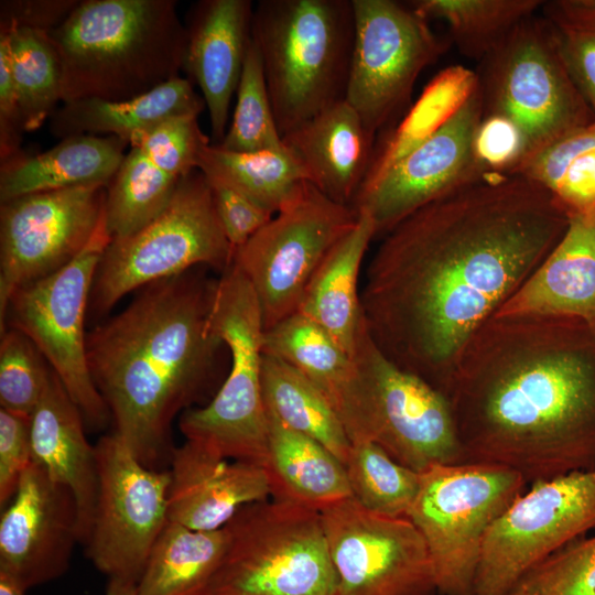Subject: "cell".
Wrapping results in <instances>:
<instances>
[{
	"mask_svg": "<svg viewBox=\"0 0 595 595\" xmlns=\"http://www.w3.org/2000/svg\"><path fill=\"white\" fill-rule=\"evenodd\" d=\"M569 215L518 174H487L385 234L360 288L367 331L397 367L445 396L474 333L563 237Z\"/></svg>",
	"mask_w": 595,
	"mask_h": 595,
	"instance_id": "obj_1",
	"label": "cell"
},
{
	"mask_svg": "<svg viewBox=\"0 0 595 595\" xmlns=\"http://www.w3.org/2000/svg\"><path fill=\"white\" fill-rule=\"evenodd\" d=\"M465 463L528 485L595 468V327L563 316L493 315L445 392Z\"/></svg>",
	"mask_w": 595,
	"mask_h": 595,
	"instance_id": "obj_2",
	"label": "cell"
},
{
	"mask_svg": "<svg viewBox=\"0 0 595 595\" xmlns=\"http://www.w3.org/2000/svg\"><path fill=\"white\" fill-rule=\"evenodd\" d=\"M216 282L188 271L149 284L87 334L90 374L112 432L149 468L167 469L173 421L216 374L225 347L210 325Z\"/></svg>",
	"mask_w": 595,
	"mask_h": 595,
	"instance_id": "obj_3",
	"label": "cell"
},
{
	"mask_svg": "<svg viewBox=\"0 0 595 595\" xmlns=\"http://www.w3.org/2000/svg\"><path fill=\"white\" fill-rule=\"evenodd\" d=\"M174 0H82L48 32L62 100H128L181 76L186 29Z\"/></svg>",
	"mask_w": 595,
	"mask_h": 595,
	"instance_id": "obj_4",
	"label": "cell"
},
{
	"mask_svg": "<svg viewBox=\"0 0 595 595\" xmlns=\"http://www.w3.org/2000/svg\"><path fill=\"white\" fill-rule=\"evenodd\" d=\"M355 36L353 0H261L251 37L281 137L344 100Z\"/></svg>",
	"mask_w": 595,
	"mask_h": 595,
	"instance_id": "obj_5",
	"label": "cell"
},
{
	"mask_svg": "<svg viewBox=\"0 0 595 595\" xmlns=\"http://www.w3.org/2000/svg\"><path fill=\"white\" fill-rule=\"evenodd\" d=\"M210 325L229 353L230 367L206 404L180 415V431L214 454L263 467L269 441L261 389L264 328L253 289L235 264L217 279Z\"/></svg>",
	"mask_w": 595,
	"mask_h": 595,
	"instance_id": "obj_6",
	"label": "cell"
},
{
	"mask_svg": "<svg viewBox=\"0 0 595 595\" xmlns=\"http://www.w3.org/2000/svg\"><path fill=\"white\" fill-rule=\"evenodd\" d=\"M204 595H336L318 510L272 499L241 508Z\"/></svg>",
	"mask_w": 595,
	"mask_h": 595,
	"instance_id": "obj_7",
	"label": "cell"
},
{
	"mask_svg": "<svg viewBox=\"0 0 595 595\" xmlns=\"http://www.w3.org/2000/svg\"><path fill=\"white\" fill-rule=\"evenodd\" d=\"M480 63L484 115L515 127L522 160L595 119L542 15L519 23Z\"/></svg>",
	"mask_w": 595,
	"mask_h": 595,
	"instance_id": "obj_8",
	"label": "cell"
},
{
	"mask_svg": "<svg viewBox=\"0 0 595 595\" xmlns=\"http://www.w3.org/2000/svg\"><path fill=\"white\" fill-rule=\"evenodd\" d=\"M232 260L234 250L219 220L210 184L195 169L180 182L159 215L134 232L111 239L96 272L91 305L105 313L131 291L196 266L223 273Z\"/></svg>",
	"mask_w": 595,
	"mask_h": 595,
	"instance_id": "obj_9",
	"label": "cell"
},
{
	"mask_svg": "<svg viewBox=\"0 0 595 595\" xmlns=\"http://www.w3.org/2000/svg\"><path fill=\"white\" fill-rule=\"evenodd\" d=\"M409 519L428 548L440 595H474L485 537L528 483L487 463L436 465L420 473Z\"/></svg>",
	"mask_w": 595,
	"mask_h": 595,
	"instance_id": "obj_10",
	"label": "cell"
},
{
	"mask_svg": "<svg viewBox=\"0 0 595 595\" xmlns=\"http://www.w3.org/2000/svg\"><path fill=\"white\" fill-rule=\"evenodd\" d=\"M111 239L105 213L80 253L56 272L19 289L6 312L12 328L32 340L93 429L105 428L111 416L90 374L84 327L96 272Z\"/></svg>",
	"mask_w": 595,
	"mask_h": 595,
	"instance_id": "obj_11",
	"label": "cell"
},
{
	"mask_svg": "<svg viewBox=\"0 0 595 595\" xmlns=\"http://www.w3.org/2000/svg\"><path fill=\"white\" fill-rule=\"evenodd\" d=\"M358 213L305 181L247 242L232 264L257 296L264 331L295 314L327 255L355 226Z\"/></svg>",
	"mask_w": 595,
	"mask_h": 595,
	"instance_id": "obj_12",
	"label": "cell"
},
{
	"mask_svg": "<svg viewBox=\"0 0 595 595\" xmlns=\"http://www.w3.org/2000/svg\"><path fill=\"white\" fill-rule=\"evenodd\" d=\"M355 36L345 100L375 138L411 98L420 73L451 44L409 4L353 0Z\"/></svg>",
	"mask_w": 595,
	"mask_h": 595,
	"instance_id": "obj_13",
	"label": "cell"
},
{
	"mask_svg": "<svg viewBox=\"0 0 595 595\" xmlns=\"http://www.w3.org/2000/svg\"><path fill=\"white\" fill-rule=\"evenodd\" d=\"M595 529V468L538 480L489 528L474 595H507L533 566Z\"/></svg>",
	"mask_w": 595,
	"mask_h": 595,
	"instance_id": "obj_14",
	"label": "cell"
},
{
	"mask_svg": "<svg viewBox=\"0 0 595 595\" xmlns=\"http://www.w3.org/2000/svg\"><path fill=\"white\" fill-rule=\"evenodd\" d=\"M95 448L99 488L86 555L108 578L137 584L169 520V469L143 465L115 432Z\"/></svg>",
	"mask_w": 595,
	"mask_h": 595,
	"instance_id": "obj_15",
	"label": "cell"
},
{
	"mask_svg": "<svg viewBox=\"0 0 595 595\" xmlns=\"http://www.w3.org/2000/svg\"><path fill=\"white\" fill-rule=\"evenodd\" d=\"M107 185L15 197L0 206V329L12 295L65 267L105 216Z\"/></svg>",
	"mask_w": 595,
	"mask_h": 595,
	"instance_id": "obj_16",
	"label": "cell"
},
{
	"mask_svg": "<svg viewBox=\"0 0 595 595\" xmlns=\"http://www.w3.org/2000/svg\"><path fill=\"white\" fill-rule=\"evenodd\" d=\"M336 595H436L425 542L407 518L371 512L353 497L321 511Z\"/></svg>",
	"mask_w": 595,
	"mask_h": 595,
	"instance_id": "obj_17",
	"label": "cell"
},
{
	"mask_svg": "<svg viewBox=\"0 0 595 595\" xmlns=\"http://www.w3.org/2000/svg\"><path fill=\"white\" fill-rule=\"evenodd\" d=\"M354 359L369 386L372 442L418 473L465 463L447 398L392 364L372 342L364 318Z\"/></svg>",
	"mask_w": 595,
	"mask_h": 595,
	"instance_id": "obj_18",
	"label": "cell"
},
{
	"mask_svg": "<svg viewBox=\"0 0 595 595\" xmlns=\"http://www.w3.org/2000/svg\"><path fill=\"white\" fill-rule=\"evenodd\" d=\"M484 116L476 88L459 110L378 176L364 182L351 206L372 218L385 235L420 207L484 177L475 138Z\"/></svg>",
	"mask_w": 595,
	"mask_h": 595,
	"instance_id": "obj_19",
	"label": "cell"
},
{
	"mask_svg": "<svg viewBox=\"0 0 595 595\" xmlns=\"http://www.w3.org/2000/svg\"><path fill=\"white\" fill-rule=\"evenodd\" d=\"M76 543L78 516L71 491L32 462L1 512L0 572L28 591L62 576Z\"/></svg>",
	"mask_w": 595,
	"mask_h": 595,
	"instance_id": "obj_20",
	"label": "cell"
},
{
	"mask_svg": "<svg viewBox=\"0 0 595 595\" xmlns=\"http://www.w3.org/2000/svg\"><path fill=\"white\" fill-rule=\"evenodd\" d=\"M210 143L198 116L173 118L131 145L107 185L106 224L111 238L128 236L159 215Z\"/></svg>",
	"mask_w": 595,
	"mask_h": 595,
	"instance_id": "obj_21",
	"label": "cell"
},
{
	"mask_svg": "<svg viewBox=\"0 0 595 595\" xmlns=\"http://www.w3.org/2000/svg\"><path fill=\"white\" fill-rule=\"evenodd\" d=\"M250 0H201L187 13L184 69L205 101L210 143L227 131L229 106L237 91L251 42Z\"/></svg>",
	"mask_w": 595,
	"mask_h": 595,
	"instance_id": "obj_22",
	"label": "cell"
},
{
	"mask_svg": "<svg viewBox=\"0 0 595 595\" xmlns=\"http://www.w3.org/2000/svg\"><path fill=\"white\" fill-rule=\"evenodd\" d=\"M169 466V520L194 530L221 529L245 506L270 498L263 467L191 441L174 447Z\"/></svg>",
	"mask_w": 595,
	"mask_h": 595,
	"instance_id": "obj_23",
	"label": "cell"
},
{
	"mask_svg": "<svg viewBox=\"0 0 595 595\" xmlns=\"http://www.w3.org/2000/svg\"><path fill=\"white\" fill-rule=\"evenodd\" d=\"M263 353L295 367L322 392L350 442L371 441V399L365 375L320 326L295 313L264 331Z\"/></svg>",
	"mask_w": 595,
	"mask_h": 595,
	"instance_id": "obj_24",
	"label": "cell"
},
{
	"mask_svg": "<svg viewBox=\"0 0 595 595\" xmlns=\"http://www.w3.org/2000/svg\"><path fill=\"white\" fill-rule=\"evenodd\" d=\"M32 461L68 489L78 516L79 543L88 541L98 498L95 445L85 435L84 418L52 370L47 387L30 415Z\"/></svg>",
	"mask_w": 595,
	"mask_h": 595,
	"instance_id": "obj_25",
	"label": "cell"
},
{
	"mask_svg": "<svg viewBox=\"0 0 595 595\" xmlns=\"http://www.w3.org/2000/svg\"><path fill=\"white\" fill-rule=\"evenodd\" d=\"M551 315L595 327V210L569 217L560 241L494 315Z\"/></svg>",
	"mask_w": 595,
	"mask_h": 595,
	"instance_id": "obj_26",
	"label": "cell"
},
{
	"mask_svg": "<svg viewBox=\"0 0 595 595\" xmlns=\"http://www.w3.org/2000/svg\"><path fill=\"white\" fill-rule=\"evenodd\" d=\"M282 139L310 183L331 199L351 206L372 163L375 138L345 99Z\"/></svg>",
	"mask_w": 595,
	"mask_h": 595,
	"instance_id": "obj_27",
	"label": "cell"
},
{
	"mask_svg": "<svg viewBox=\"0 0 595 595\" xmlns=\"http://www.w3.org/2000/svg\"><path fill=\"white\" fill-rule=\"evenodd\" d=\"M205 107L193 83L177 76L128 100L85 98L63 102L50 117L48 129L61 140L79 134L111 136L126 141L130 148L166 121L181 116H199Z\"/></svg>",
	"mask_w": 595,
	"mask_h": 595,
	"instance_id": "obj_28",
	"label": "cell"
},
{
	"mask_svg": "<svg viewBox=\"0 0 595 595\" xmlns=\"http://www.w3.org/2000/svg\"><path fill=\"white\" fill-rule=\"evenodd\" d=\"M127 147L117 137L79 134L37 154L21 151L1 162L0 202L40 192L108 185Z\"/></svg>",
	"mask_w": 595,
	"mask_h": 595,
	"instance_id": "obj_29",
	"label": "cell"
},
{
	"mask_svg": "<svg viewBox=\"0 0 595 595\" xmlns=\"http://www.w3.org/2000/svg\"><path fill=\"white\" fill-rule=\"evenodd\" d=\"M357 213V223L322 262L296 312L320 326L353 358L363 324L359 275L369 244L377 236L370 215Z\"/></svg>",
	"mask_w": 595,
	"mask_h": 595,
	"instance_id": "obj_30",
	"label": "cell"
},
{
	"mask_svg": "<svg viewBox=\"0 0 595 595\" xmlns=\"http://www.w3.org/2000/svg\"><path fill=\"white\" fill-rule=\"evenodd\" d=\"M270 497L321 511L351 496L344 464L324 445L268 414Z\"/></svg>",
	"mask_w": 595,
	"mask_h": 595,
	"instance_id": "obj_31",
	"label": "cell"
},
{
	"mask_svg": "<svg viewBox=\"0 0 595 595\" xmlns=\"http://www.w3.org/2000/svg\"><path fill=\"white\" fill-rule=\"evenodd\" d=\"M228 540L227 527L202 531L167 520L136 584L137 595H204Z\"/></svg>",
	"mask_w": 595,
	"mask_h": 595,
	"instance_id": "obj_32",
	"label": "cell"
},
{
	"mask_svg": "<svg viewBox=\"0 0 595 595\" xmlns=\"http://www.w3.org/2000/svg\"><path fill=\"white\" fill-rule=\"evenodd\" d=\"M262 398L268 414L329 450L345 464L351 442L322 392L295 367L263 353Z\"/></svg>",
	"mask_w": 595,
	"mask_h": 595,
	"instance_id": "obj_33",
	"label": "cell"
},
{
	"mask_svg": "<svg viewBox=\"0 0 595 595\" xmlns=\"http://www.w3.org/2000/svg\"><path fill=\"white\" fill-rule=\"evenodd\" d=\"M197 169L207 180L238 191L272 214L307 181L301 163L286 147L235 152L208 143L199 153Z\"/></svg>",
	"mask_w": 595,
	"mask_h": 595,
	"instance_id": "obj_34",
	"label": "cell"
},
{
	"mask_svg": "<svg viewBox=\"0 0 595 595\" xmlns=\"http://www.w3.org/2000/svg\"><path fill=\"white\" fill-rule=\"evenodd\" d=\"M511 174L542 186L569 217L595 210V119L527 156Z\"/></svg>",
	"mask_w": 595,
	"mask_h": 595,
	"instance_id": "obj_35",
	"label": "cell"
},
{
	"mask_svg": "<svg viewBox=\"0 0 595 595\" xmlns=\"http://www.w3.org/2000/svg\"><path fill=\"white\" fill-rule=\"evenodd\" d=\"M26 132L43 126L62 100V69L47 32L0 28Z\"/></svg>",
	"mask_w": 595,
	"mask_h": 595,
	"instance_id": "obj_36",
	"label": "cell"
},
{
	"mask_svg": "<svg viewBox=\"0 0 595 595\" xmlns=\"http://www.w3.org/2000/svg\"><path fill=\"white\" fill-rule=\"evenodd\" d=\"M542 0H415L409 6L425 20H443L450 40L482 62L522 21L541 9Z\"/></svg>",
	"mask_w": 595,
	"mask_h": 595,
	"instance_id": "obj_37",
	"label": "cell"
},
{
	"mask_svg": "<svg viewBox=\"0 0 595 595\" xmlns=\"http://www.w3.org/2000/svg\"><path fill=\"white\" fill-rule=\"evenodd\" d=\"M477 84V73L462 65H453L439 73L424 88L381 153L372 160L364 182L381 174L437 131L459 110Z\"/></svg>",
	"mask_w": 595,
	"mask_h": 595,
	"instance_id": "obj_38",
	"label": "cell"
},
{
	"mask_svg": "<svg viewBox=\"0 0 595 595\" xmlns=\"http://www.w3.org/2000/svg\"><path fill=\"white\" fill-rule=\"evenodd\" d=\"M353 498L365 509L407 518L420 488V473L394 461L377 443L351 442L344 464Z\"/></svg>",
	"mask_w": 595,
	"mask_h": 595,
	"instance_id": "obj_39",
	"label": "cell"
},
{
	"mask_svg": "<svg viewBox=\"0 0 595 595\" xmlns=\"http://www.w3.org/2000/svg\"><path fill=\"white\" fill-rule=\"evenodd\" d=\"M236 95L231 123L217 145L235 152L283 149L285 145L272 111L261 57L252 39Z\"/></svg>",
	"mask_w": 595,
	"mask_h": 595,
	"instance_id": "obj_40",
	"label": "cell"
},
{
	"mask_svg": "<svg viewBox=\"0 0 595 595\" xmlns=\"http://www.w3.org/2000/svg\"><path fill=\"white\" fill-rule=\"evenodd\" d=\"M541 11L574 83L595 115V0L544 1Z\"/></svg>",
	"mask_w": 595,
	"mask_h": 595,
	"instance_id": "obj_41",
	"label": "cell"
},
{
	"mask_svg": "<svg viewBox=\"0 0 595 595\" xmlns=\"http://www.w3.org/2000/svg\"><path fill=\"white\" fill-rule=\"evenodd\" d=\"M23 333L4 329L0 343V405L9 412L30 418L39 404L52 369Z\"/></svg>",
	"mask_w": 595,
	"mask_h": 595,
	"instance_id": "obj_42",
	"label": "cell"
},
{
	"mask_svg": "<svg viewBox=\"0 0 595 595\" xmlns=\"http://www.w3.org/2000/svg\"><path fill=\"white\" fill-rule=\"evenodd\" d=\"M507 595H595V534L572 541L533 566Z\"/></svg>",
	"mask_w": 595,
	"mask_h": 595,
	"instance_id": "obj_43",
	"label": "cell"
},
{
	"mask_svg": "<svg viewBox=\"0 0 595 595\" xmlns=\"http://www.w3.org/2000/svg\"><path fill=\"white\" fill-rule=\"evenodd\" d=\"M30 418L0 409V506L13 498L32 464Z\"/></svg>",
	"mask_w": 595,
	"mask_h": 595,
	"instance_id": "obj_44",
	"label": "cell"
},
{
	"mask_svg": "<svg viewBox=\"0 0 595 595\" xmlns=\"http://www.w3.org/2000/svg\"><path fill=\"white\" fill-rule=\"evenodd\" d=\"M208 182L219 220L235 252L274 214L227 185L209 180Z\"/></svg>",
	"mask_w": 595,
	"mask_h": 595,
	"instance_id": "obj_45",
	"label": "cell"
},
{
	"mask_svg": "<svg viewBox=\"0 0 595 595\" xmlns=\"http://www.w3.org/2000/svg\"><path fill=\"white\" fill-rule=\"evenodd\" d=\"M475 150L486 174H511L523 156L518 131L507 120L484 115L479 123Z\"/></svg>",
	"mask_w": 595,
	"mask_h": 595,
	"instance_id": "obj_46",
	"label": "cell"
},
{
	"mask_svg": "<svg viewBox=\"0 0 595 595\" xmlns=\"http://www.w3.org/2000/svg\"><path fill=\"white\" fill-rule=\"evenodd\" d=\"M77 0H4L0 2V28H28L51 32L76 8Z\"/></svg>",
	"mask_w": 595,
	"mask_h": 595,
	"instance_id": "obj_47",
	"label": "cell"
},
{
	"mask_svg": "<svg viewBox=\"0 0 595 595\" xmlns=\"http://www.w3.org/2000/svg\"><path fill=\"white\" fill-rule=\"evenodd\" d=\"M26 132L19 107L11 69L3 46L0 45V160L6 161L22 151Z\"/></svg>",
	"mask_w": 595,
	"mask_h": 595,
	"instance_id": "obj_48",
	"label": "cell"
},
{
	"mask_svg": "<svg viewBox=\"0 0 595 595\" xmlns=\"http://www.w3.org/2000/svg\"><path fill=\"white\" fill-rule=\"evenodd\" d=\"M106 595H137L136 584L117 578H109Z\"/></svg>",
	"mask_w": 595,
	"mask_h": 595,
	"instance_id": "obj_49",
	"label": "cell"
},
{
	"mask_svg": "<svg viewBox=\"0 0 595 595\" xmlns=\"http://www.w3.org/2000/svg\"><path fill=\"white\" fill-rule=\"evenodd\" d=\"M25 592L13 578L0 572V595H25Z\"/></svg>",
	"mask_w": 595,
	"mask_h": 595,
	"instance_id": "obj_50",
	"label": "cell"
}]
</instances>
